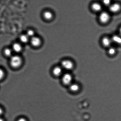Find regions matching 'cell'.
I'll list each match as a JSON object with an SVG mask.
<instances>
[{"instance_id":"6da1fadb","label":"cell","mask_w":121,"mask_h":121,"mask_svg":"<svg viewBox=\"0 0 121 121\" xmlns=\"http://www.w3.org/2000/svg\"><path fill=\"white\" fill-rule=\"evenodd\" d=\"M21 63L22 60L21 57L17 56H13L10 59V65L14 68H17L19 67Z\"/></svg>"},{"instance_id":"7a4b0ae2","label":"cell","mask_w":121,"mask_h":121,"mask_svg":"<svg viewBox=\"0 0 121 121\" xmlns=\"http://www.w3.org/2000/svg\"><path fill=\"white\" fill-rule=\"evenodd\" d=\"M73 77L70 73H65L63 75L62 81L64 85L69 86L72 83Z\"/></svg>"},{"instance_id":"3957f363","label":"cell","mask_w":121,"mask_h":121,"mask_svg":"<svg viewBox=\"0 0 121 121\" xmlns=\"http://www.w3.org/2000/svg\"><path fill=\"white\" fill-rule=\"evenodd\" d=\"M61 65L64 69L67 70H72L74 67L73 63L69 60H64L62 62Z\"/></svg>"},{"instance_id":"277c9868","label":"cell","mask_w":121,"mask_h":121,"mask_svg":"<svg viewBox=\"0 0 121 121\" xmlns=\"http://www.w3.org/2000/svg\"><path fill=\"white\" fill-rule=\"evenodd\" d=\"M110 16L108 13L104 12L100 14L99 19L102 23H105L108 22L109 20Z\"/></svg>"},{"instance_id":"5b68a950","label":"cell","mask_w":121,"mask_h":121,"mask_svg":"<svg viewBox=\"0 0 121 121\" xmlns=\"http://www.w3.org/2000/svg\"><path fill=\"white\" fill-rule=\"evenodd\" d=\"M121 6L119 4L116 3L111 4L109 7V10L111 12L116 13L120 10Z\"/></svg>"},{"instance_id":"8992f818","label":"cell","mask_w":121,"mask_h":121,"mask_svg":"<svg viewBox=\"0 0 121 121\" xmlns=\"http://www.w3.org/2000/svg\"><path fill=\"white\" fill-rule=\"evenodd\" d=\"M69 86L70 90L72 92H77L80 89V86L77 84L72 83Z\"/></svg>"},{"instance_id":"52a82bcc","label":"cell","mask_w":121,"mask_h":121,"mask_svg":"<svg viewBox=\"0 0 121 121\" xmlns=\"http://www.w3.org/2000/svg\"><path fill=\"white\" fill-rule=\"evenodd\" d=\"M31 42L33 46L38 47L41 43V40L38 38L33 37L32 38Z\"/></svg>"},{"instance_id":"ba28073f","label":"cell","mask_w":121,"mask_h":121,"mask_svg":"<svg viewBox=\"0 0 121 121\" xmlns=\"http://www.w3.org/2000/svg\"><path fill=\"white\" fill-rule=\"evenodd\" d=\"M53 74L55 76H59L62 73V68L59 66H57L54 68L53 69Z\"/></svg>"},{"instance_id":"9c48e42d","label":"cell","mask_w":121,"mask_h":121,"mask_svg":"<svg viewBox=\"0 0 121 121\" xmlns=\"http://www.w3.org/2000/svg\"><path fill=\"white\" fill-rule=\"evenodd\" d=\"M112 39H111L109 38L108 37L104 38L103 39L102 43L103 45L105 47H110L112 43Z\"/></svg>"},{"instance_id":"30bf717a","label":"cell","mask_w":121,"mask_h":121,"mask_svg":"<svg viewBox=\"0 0 121 121\" xmlns=\"http://www.w3.org/2000/svg\"><path fill=\"white\" fill-rule=\"evenodd\" d=\"M92 8L93 10L96 12L100 11L102 9L101 5L97 3H93L92 5Z\"/></svg>"},{"instance_id":"8fae6325","label":"cell","mask_w":121,"mask_h":121,"mask_svg":"<svg viewBox=\"0 0 121 121\" xmlns=\"http://www.w3.org/2000/svg\"><path fill=\"white\" fill-rule=\"evenodd\" d=\"M112 41L118 44H121V36L117 35H114L112 38Z\"/></svg>"},{"instance_id":"7c38bea8","label":"cell","mask_w":121,"mask_h":121,"mask_svg":"<svg viewBox=\"0 0 121 121\" xmlns=\"http://www.w3.org/2000/svg\"><path fill=\"white\" fill-rule=\"evenodd\" d=\"M13 48L14 50L16 52H19L22 49L21 45L18 43H15L13 45Z\"/></svg>"},{"instance_id":"4fadbf2b","label":"cell","mask_w":121,"mask_h":121,"mask_svg":"<svg viewBox=\"0 0 121 121\" xmlns=\"http://www.w3.org/2000/svg\"><path fill=\"white\" fill-rule=\"evenodd\" d=\"M12 54V51L9 48H5L4 49L3 54L6 57L10 56H11Z\"/></svg>"},{"instance_id":"5bb4252c","label":"cell","mask_w":121,"mask_h":121,"mask_svg":"<svg viewBox=\"0 0 121 121\" xmlns=\"http://www.w3.org/2000/svg\"><path fill=\"white\" fill-rule=\"evenodd\" d=\"M44 17L46 19L50 20L53 17V14L49 11H46L44 13Z\"/></svg>"},{"instance_id":"9a60e30c","label":"cell","mask_w":121,"mask_h":121,"mask_svg":"<svg viewBox=\"0 0 121 121\" xmlns=\"http://www.w3.org/2000/svg\"><path fill=\"white\" fill-rule=\"evenodd\" d=\"M28 38L27 35H22L20 37V40L23 43H26L28 41Z\"/></svg>"},{"instance_id":"2e32d148","label":"cell","mask_w":121,"mask_h":121,"mask_svg":"<svg viewBox=\"0 0 121 121\" xmlns=\"http://www.w3.org/2000/svg\"><path fill=\"white\" fill-rule=\"evenodd\" d=\"M108 52L109 54L111 55H113L115 54L116 52L115 48L113 47H111L108 50Z\"/></svg>"},{"instance_id":"e0dca14e","label":"cell","mask_w":121,"mask_h":121,"mask_svg":"<svg viewBox=\"0 0 121 121\" xmlns=\"http://www.w3.org/2000/svg\"><path fill=\"white\" fill-rule=\"evenodd\" d=\"M34 32L33 30H28L27 32V35L28 37H33L34 35Z\"/></svg>"},{"instance_id":"ac0fdd59","label":"cell","mask_w":121,"mask_h":121,"mask_svg":"<svg viewBox=\"0 0 121 121\" xmlns=\"http://www.w3.org/2000/svg\"><path fill=\"white\" fill-rule=\"evenodd\" d=\"M4 75V71L2 69L0 68V80L3 79Z\"/></svg>"},{"instance_id":"d6986e66","label":"cell","mask_w":121,"mask_h":121,"mask_svg":"<svg viewBox=\"0 0 121 121\" xmlns=\"http://www.w3.org/2000/svg\"><path fill=\"white\" fill-rule=\"evenodd\" d=\"M103 3L105 5H110V3H111V1L109 0H105L103 1Z\"/></svg>"},{"instance_id":"ffe728a7","label":"cell","mask_w":121,"mask_h":121,"mask_svg":"<svg viewBox=\"0 0 121 121\" xmlns=\"http://www.w3.org/2000/svg\"><path fill=\"white\" fill-rule=\"evenodd\" d=\"M17 121H27V120L24 118H21L18 119Z\"/></svg>"},{"instance_id":"44dd1931","label":"cell","mask_w":121,"mask_h":121,"mask_svg":"<svg viewBox=\"0 0 121 121\" xmlns=\"http://www.w3.org/2000/svg\"><path fill=\"white\" fill-rule=\"evenodd\" d=\"M3 111L2 109L0 107V116L2 115V114L3 113Z\"/></svg>"},{"instance_id":"7402d4cb","label":"cell","mask_w":121,"mask_h":121,"mask_svg":"<svg viewBox=\"0 0 121 121\" xmlns=\"http://www.w3.org/2000/svg\"><path fill=\"white\" fill-rule=\"evenodd\" d=\"M119 32L121 36V27L120 29H119Z\"/></svg>"},{"instance_id":"603a6c76","label":"cell","mask_w":121,"mask_h":121,"mask_svg":"<svg viewBox=\"0 0 121 121\" xmlns=\"http://www.w3.org/2000/svg\"><path fill=\"white\" fill-rule=\"evenodd\" d=\"M0 121H4L2 118H0Z\"/></svg>"}]
</instances>
